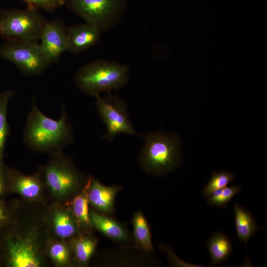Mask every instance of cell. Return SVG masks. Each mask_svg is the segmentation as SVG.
Listing matches in <instances>:
<instances>
[{
  "label": "cell",
  "instance_id": "obj_25",
  "mask_svg": "<svg viewBox=\"0 0 267 267\" xmlns=\"http://www.w3.org/2000/svg\"><path fill=\"white\" fill-rule=\"evenodd\" d=\"M27 6L52 12L64 5V0H20Z\"/></svg>",
  "mask_w": 267,
  "mask_h": 267
},
{
  "label": "cell",
  "instance_id": "obj_20",
  "mask_svg": "<svg viewBox=\"0 0 267 267\" xmlns=\"http://www.w3.org/2000/svg\"><path fill=\"white\" fill-rule=\"evenodd\" d=\"M133 223L134 236L137 247L146 252H152L154 248L150 229L141 212L135 213Z\"/></svg>",
  "mask_w": 267,
  "mask_h": 267
},
{
  "label": "cell",
  "instance_id": "obj_8",
  "mask_svg": "<svg viewBox=\"0 0 267 267\" xmlns=\"http://www.w3.org/2000/svg\"><path fill=\"white\" fill-rule=\"evenodd\" d=\"M0 56L29 76L42 75L51 64L38 42L5 41L0 45Z\"/></svg>",
  "mask_w": 267,
  "mask_h": 267
},
{
  "label": "cell",
  "instance_id": "obj_12",
  "mask_svg": "<svg viewBox=\"0 0 267 267\" xmlns=\"http://www.w3.org/2000/svg\"><path fill=\"white\" fill-rule=\"evenodd\" d=\"M10 189L26 200L37 202H44L45 185L39 170L30 175H25L13 170L11 175Z\"/></svg>",
  "mask_w": 267,
  "mask_h": 267
},
{
  "label": "cell",
  "instance_id": "obj_26",
  "mask_svg": "<svg viewBox=\"0 0 267 267\" xmlns=\"http://www.w3.org/2000/svg\"><path fill=\"white\" fill-rule=\"evenodd\" d=\"M13 170L0 161V198L11 193L10 182Z\"/></svg>",
  "mask_w": 267,
  "mask_h": 267
},
{
  "label": "cell",
  "instance_id": "obj_19",
  "mask_svg": "<svg viewBox=\"0 0 267 267\" xmlns=\"http://www.w3.org/2000/svg\"><path fill=\"white\" fill-rule=\"evenodd\" d=\"M70 241V249L78 262L82 265H86L94 252L96 241L89 236L80 234L72 238Z\"/></svg>",
  "mask_w": 267,
  "mask_h": 267
},
{
  "label": "cell",
  "instance_id": "obj_3",
  "mask_svg": "<svg viewBox=\"0 0 267 267\" xmlns=\"http://www.w3.org/2000/svg\"><path fill=\"white\" fill-rule=\"evenodd\" d=\"M129 72L126 65L111 60H98L78 69L75 82L83 92L96 96L101 92L123 88L129 81Z\"/></svg>",
  "mask_w": 267,
  "mask_h": 267
},
{
  "label": "cell",
  "instance_id": "obj_28",
  "mask_svg": "<svg viewBox=\"0 0 267 267\" xmlns=\"http://www.w3.org/2000/svg\"><path fill=\"white\" fill-rule=\"evenodd\" d=\"M0 266H1L0 262Z\"/></svg>",
  "mask_w": 267,
  "mask_h": 267
},
{
  "label": "cell",
  "instance_id": "obj_24",
  "mask_svg": "<svg viewBox=\"0 0 267 267\" xmlns=\"http://www.w3.org/2000/svg\"><path fill=\"white\" fill-rule=\"evenodd\" d=\"M234 178L233 174L226 171L212 172L210 180L203 189V194L208 197L214 191L226 186Z\"/></svg>",
  "mask_w": 267,
  "mask_h": 267
},
{
  "label": "cell",
  "instance_id": "obj_14",
  "mask_svg": "<svg viewBox=\"0 0 267 267\" xmlns=\"http://www.w3.org/2000/svg\"><path fill=\"white\" fill-rule=\"evenodd\" d=\"M86 185L89 204L100 212L112 211L115 196L120 187L104 186L91 177L88 178Z\"/></svg>",
  "mask_w": 267,
  "mask_h": 267
},
{
  "label": "cell",
  "instance_id": "obj_10",
  "mask_svg": "<svg viewBox=\"0 0 267 267\" xmlns=\"http://www.w3.org/2000/svg\"><path fill=\"white\" fill-rule=\"evenodd\" d=\"M44 219L49 229L59 239L65 240L81 234L73 213L66 203H54L48 209Z\"/></svg>",
  "mask_w": 267,
  "mask_h": 267
},
{
  "label": "cell",
  "instance_id": "obj_6",
  "mask_svg": "<svg viewBox=\"0 0 267 267\" xmlns=\"http://www.w3.org/2000/svg\"><path fill=\"white\" fill-rule=\"evenodd\" d=\"M46 22L39 9L0 10V37L5 41L38 42Z\"/></svg>",
  "mask_w": 267,
  "mask_h": 267
},
{
  "label": "cell",
  "instance_id": "obj_4",
  "mask_svg": "<svg viewBox=\"0 0 267 267\" xmlns=\"http://www.w3.org/2000/svg\"><path fill=\"white\" fill-rule=\"evenodd\" d=\"M51 156L39 170L51 196L56 202H68L81 188L83 176L63 151Z\"/></svg>",
  "mask_w": 267,
  "mask_h": 267
},
{
  "label": "cell",
  "instance_id": "obj_16",
  "mask_svg": "<svg viewBox=\"0 0 267 267\" xmlns=\"http://www.w3.org/2000/svg\"><path fill=\"white\" fill-rule=\"evenodd\" d=\"M233 212L237 238L247 245L258 229L257 222L250 212L237 202L234 204Z\"/></svg>",
  "mask_w": 267,
  "mask_h": 267
},
{
  "label": "cell",
  "instance_id": "obj_18",
  "mask_svg": "<svg viewBox=\"0 0 267 267\" xmlns=\"http://www.w3.org/2000/svg\"><path fill=\"white\" fill-rule=\"evenodd\" d=\"M89 215L92 226L107 237L117 240L127 239L126 231L117 222L92 210L89 211Z\"/></svg>",
  "mask_w": 267,
  "mask_h": 267
},
{
  "label": "cell",
  "instance_id": "obj_11",
  "mask_svg": "<svg viewBox=\"0 0 267 267\" xmlns=\"http://www.w3.org/2000/svg\"><path fill=\"white\" fill-rule=\"evenodd\" d=\"M39 41L42 50L51 63L57 62L68 48L67 29L63 22L58 19L46 21Z\"/></svg>",
  "mask_w": 267,
  "mask_h": 267
},
{
  "label": "cell",
  "instance_id": "obj_13",
  "mask_svg": "<svg viewBox=\"0 0 267 267\" xmlns=\"http://www.w3.org/2000/svg\"><path fill=\"white\" fill-rule=\"evenodd\" d=\"M102 31L97 27L85 23L67 29V51L78 54L95 45L99 41Z\"/></svg>",
  "mask_w": 267,
  "mask_h": 267
},
{
  "label": "cell",
  "instance_id": "obj_23",
  "mask_svg": "<svg viewBox=\"0 0 267 267\" xmlns=\"http://www.w3.org/2000/svg\"><path fill=\"white\" fill-rule=\"evenodd\" d=\"M242 188L237 185L225 186L213 192L207 197V203L213 206L225 208Z\"/></svg>",
  "mask_w": 267,
  "mask_h": 267
},
{
  "label": "cell",
  "instance_id": "obj_2",
  "mask_svg": "<svg viewBox=\"0 0 267 267\" xmlns=\"http://www.w3.org/2000/svg\"><path fill=\"white\" fill-rule=\"evenodd\" d=\"M37 226L21 229L16 217L0 231V262L8 267H40L44 263L42 235Z\"/></svg>",
  "mask_w": 267,
  "mask_h": 267
},
{
  "label": "cell",
  "instance_id": "obj_22",
  "mask_svg": "<svg viewBox=\"0 0 267 267\" xmlns=\"http://www.w3.org/2000/svg\"><path fill=\"white\" fill-rule=\"evenodd\" d=\"M45 252L56 266L67 267L70 265L71 250L65 240H48Z\"/></svg>",
  "mask_w": 267,
  "mask_h": 267
},
{
  "label": "cell",
  "instance_id": "obj_9",
  "mask_svg": "<svg viewBox=\"0 0 267 267\" xmlns=\"http://www.w3.org/2000/svg\"><path fill=\"white\" fill-rule=\"evenodd\" d=\"M95 97L98 112L107 127V132L103 136L105 138L111 141L121 133L140 135L134 131L126 103L123 100L109 92L107 96L101 97L98 95Z\"/></svg>",
  "mask_w": 267,
  "mask_h": 267
},
{
  "label": "cell",
  "instance_id": "obj_1",
  "mask_svg": "<svg viewBox=\"0 0 267 267\" xmlns=\"http://www.w3.org/2000/svg\"><path fill=\"white\" fill-rule=\"evenodd\" d=\"M24 141L36 152L51 155L62 152L73 141L72 126L64 107L60 118L53 119L40 110L33 98L26 119Z\"/></svg>",
  "mask_w": 267,
  "mask_h": 267
},
{
  "label": "cell",
  "instance_id": "obj_5",
  "mask_svg": "<svg viewBox=\"0 0 267 267\" xmlns=\"http://www.w3.org/2000/svg\"><path fill=\"white\" fill-rule=\"evenodd\" d=\"M140 135L145 141L140 154V162L145 169L153 173L163 174L178 165L179 150L177 136L160 131Z\"/></svg>",
  "mask_w": 267,
  "mask_h": 267
},
{
  "label": "cell",
  "instance_id": "obj_17",
  "mask_svg": "<svg viewBox=\"0 0 267 267\" xmlns=\"http://www.w3.org/2000/svg\"><path fill=\"white\" fill-rule=\"evenodd\" d=\"M65 203L69 206L73 213L80 233L84 234L89 232L92 225L89 219V201L86 184L78 194L75 196L70 202Z\"/></svg>",
  "mask_w": 267,
  "mask_h": 267
},
{
  "label": "cell",
  "instance_id": "obj_21",
  "mask_svg": "<svg viewBox=\"0 0 267 267\" xmlns=\"http://www.w3.org/2000/svg\"><path fill=\"white\" fill-rule=\"evenodd\" d=\"M15 92L7 89L0 92V161L3 160L10 127L7 121V112L9 102Z\"/></svg>",
  "mask_w": 267,
  "mask_h": 267
},
{
  "label": "cell",
  "instance_id": "obj_15",
  "mask_svg": "<svg viewBox=\"0 0 267 267\" xmlns=\"http://www.w3.org/2000/svg\"><path fill=\"white\" fill-rule=\"evenodd\" d=\"M206 245L211 256V265L212 267L226 261L233 250L230 238L220 231L213 233L207 240Z\"/></svg>",
  "mask_w": 267,
  "mask_h": 267
},
{
  "label": "cell",
  "instance_id": "obj_7",
  "mask_svg": "<svg viewBox=\"0 0 267 267\" xmlns=\"http://www.w3.org/2000/svg\"><path fill=\"white\" fill-rule=\"evenodd\" d=\"M127 2V0H64V5L83 18L86 23L103 32L119 21Z\"/></svg>",
  "mask_w": 267,
  "mask_h": 267
},
{
  "label": "cell",
  "instance_id": "obj_27",
  "mask_svg": "<svg viewBox=\"0 0 267 267\" xmlns=\"http://www.w3.org/2000/svg\"><path fill=\"white\" fill-rule=\"evenodd\" d=\"M15 214V208L0 198V231L13 222Z\"/></svg>",
  "mask_w": 267,
  "mask_h": 267
}]
</instances>
